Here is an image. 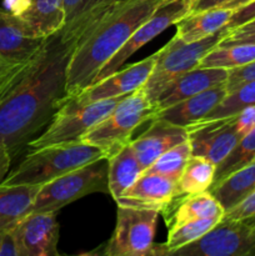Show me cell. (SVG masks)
<instances>
[{"label": "cell", "mask_w": 255, "mask_h": 256, "mask_svg": "<svg viewBox=\"0 0 255 256\" xmlns=\"http://www.w3.org/2000/svg\"><path fill=\"white\" fill-rule=\"evenodd\" d=\"M82 35L62 32L48 36L39 54L0 102V145L14 154L46 128L66 94V69Z\"/></svg>", "instance_id": "obj_1"}, {"label": "cell", "mask_w": 255, "mask_h": 256, "mask_svg": "<svg viewBox=\"0 0 255 256\" xmlns=\"http://www.w3.org/2000/svg\"><path fill=\"white\" fill-rule=\"evenodd\" d=\"M162 0H125L78 42L66 69L68 99L90 86L108 60L146 22Z\"/></svg>", "instance_id": "obj_2"}, {"label": "cell", "mask_w": 255, "mask_h": 256, "mask_svg": "<svg viewBox=\"0 0 255 256\" xmlns=\"http://www.w3.org/2000/svg\"><path fill=\"white\" fill-rule=\"evenodd\" d=\"M102 158H106V155L100 148L82 142L39 148L30 150L2 184L44 185Z\"/></svg>", "instance_id": "obj_3"}, {"label": "cell", "mask_w": 255, "mask_h": 256, "mask_svg": "<svg viewBox=\"0 0 255 256\" xmlns=\"http://www.w3.org/2000/svg\"><path fill=\"white\" fill-rule=\"evenodd\" d=\"M154 115V105L142 86L122 98L106 118L82 138V142L100 148L109 158L129 144L134 130Z\"/></svg>", "instance_id": "obj_4"}, {"label": "cell", "mask_w": 255, "mask_h": 256, "mask_svg": "<svg viewBox=\"0 0 255 256\" xmlns=\"http://www.w3.org/2000/svg\"><path fill=\"white\" fill-rule=\"evenodd\" d=\"M229 32L228 28L224 26L215 34L194 42H185L174 35V38L158 52L154 69L142 86L154 108L162 92L178 78L198 68L200 60L212 48L220 44Z\"/></svg>", "instance_id": "obj_5"}, {"label": "cell", "mask_w": 255, "mask_h": 256, "mask_svg": "<svg viewBox=\"0 0 255 256\" xmlns=\"http://www.w3.org/2000/svg\"><path fill=\"white\" fill-rule=\"evenodd\" d=\"M94 192H109L108 158L95 160L42 185L32 212H58L68 204Z\"/></svg>", "instance_id": "obj_6"}, {"label": "cell", "mask_w": 255, "mask_h": 256, "mask_svg": "<svg viewBox=\"0 0 255 256\" xmlns=\"http://www.w3.org/2000/svg\"><path fill=\"white\" fill-rule=\"evenodd\" d=\"M159 212L118 206L116 224L104 254L108 256L166 255L164 244H155Z\"/></svg>", "instance_id": "obj_7"}, {"label": "cell", "mask_w": 255, "mask_h": 256, "mask_svg": "<svg viewBox=\"0 0 255 256\" xmlns=\"http://www.w3.org/2000/svg\"><path fill=\"white\" fill-rule=\"evenodd\" d=\"M125 96L126 95L99 100L86 105H74L65 100L44 132L30 140L26 146L29 150H34L49 145L82 142V138L94 125L106 118L115 105Z\"/></svg>", "instance_id": "obj_8"}, {"label": "cell", "mask_w": 255, "mask_h": 256, "mask_svg": "<svg viewBox=\"0 0 255 256\" xmlns=\"http://www.w3.org/2000/svg\"><path fill=\"white\" fill-rule=\"evenodd\" d=\"M174 256H255V222L222 218L202 238L175 250Z\"/></svg>", "instance_id": "obj_9"}, {"label": "cell", "mask_w": 255, "mask_h": 256, "mask_svg": "<svg viewBox=\"0 0 255 256\" xmlns=\"http://www.w3.org/2000/svg\"><path fill=\"white\" fill-rule=\"evenodd\" d=\"M190 9H192L190 5L182 4V2H172V4L160 5V6L155 10L154 14H152L146 22H142V24L132 32V36L128 39V42H125V44L122 45V46L120 48L109 60H108L106 64H105L104 66L102 68V70L96 74L92 84L105 79V78H108L109 75L114 74L115 72L120 70L122 64H124L135 52H138V50L142 46H144L146 42H149L150 40H152L155 36H158L160 32H162L165 29H168L170 25H174L175 22H179L180 19H182L185 15L189 14Z\"/></svg>", "instance_id": "obj_10"}, {"label": "cell", "mask_w": 255, "mask_h": 256, "mask_svg": "<svg viewBox=\"0 0 255 256\" xmlns=\"http://www.w3.org/2000/svg\"><path fill=\"white\" fill-rule=\"evenodd\" d=\"M192 155H198L219 165L229 156L242 139L235 116L199 122L186 126Z\"/></svg>", "instance_id": "obj_11"}, {"label": "cell", "mask_w": 255, "mask_h": 256, "mask_svg": "<svg viewBox=\"0 0 255 256\" xmlns=\"http://www.w3.org/2000/svg\"><path fill=\"white\" fill-rule=\"evenodd\" d=\"M158 52L145 58L142 62L132 64L122 70H118L105 79L90 85L76 96L66 99L74 105H86L99 100L124 96L144 86L156 62Z\"/></svg>", "instance_id": "obj_12"}, {"label": "cell", "mask_w": 255, "mask_h": 256, "mask_svg": "<svg viewBox=\"0 0 255 256\" xmlns=\"http://www.w3.org/2000/svg\"><path fill=\"white\" fill-rule=\"evenodd\" d=\"M19 256H56L59 224L56 212H30L12 226Z\"/></svg>", "instance_id": "obj_13"}, {"label": "cell", "mask_w": 255, "mask_h": 256, "mask_svg": "<svg viewBox=\"0 0 255 256\" xmlns=\"http://www.w3.org/2000/svg\"><path fill=\"white\" fill-rule=\"evenodd\" d=\"M46 39L20 15L0 8V56L16 64L29 62L39 54Z\"/></svg>", "instance_id": "obj_14"}, {"label": "cell", "mask_w": 255, "mask_h": 256, "mask_svg": "<svg viewBox=\"0 0 255 256\" xmlns=\"http://www.w3.org/2000/svg\"><path fill=\"white\" fill-rule=\"evenodd\" d=\"M176 196L178 182L159 174L142 172L139 179L118 198V206L152 209L164 212L165 208Z\"/></svg>", "instance_id": "obj_15"}, {"label": "cell", "mask_w": 255, "mask_h": 256, "mask_svg": "<svg viewBox=\"0 0 255 256\" xmlns=\"http://www.w3.org/2000/svg\"><path fill=\"white\" fill-rule=\"evenodd\" d=\"M152 125L138 139L132 140V150L142 169H148L164 152L189 138L188 129L162 119H152Z\"/></svg>", "instance_id": "obj_16"}, {"label": "cell", "mask_w": 255, "mask_h": 256, "mask_svg": "<svg viewBox=\"0 0 255 256\" xmlns=\"http://www.w3.org/2000/svg\"><path fill=\"white\" fill-rule=\"evenodd\" d=\"M228 70L218 68H195L172 82L158 99L155 112L182 102L190 96L226 82Z\"/></svg>", "instance_id": "obj_17"}, {"label": "cell", "mask_w": 255, "mask_h": 256, "mask_svg": "<svg viewBox=\"0 0 255 256\" xmlns=\"http://www.w3.org/2000/svg\"><path fill=\"white\" fill-rule=\"evenodd\" d=\"M228 95L226 84L215 85L199 94L155 112L152 119H162L179 126H189L204 119Z\"/></svg>", "instance_id": "obj_18"}, {"label": "cell", "mask_w": 255, "mask_h": 256, "mask_svg": "<svg viewBox=\"0 0 255 256\" xmlns=\"http://www.w3.org/2000/svg\"><path fill=\"white\" fill-rule=\"evenodd\" d=\"M165 222L168 228L176 226L182 222L208 218H220L225 214L224 208L214 198V195L206 192L192 195H179L175 198L164 212Z\"/></svg>", "instance_id": "obj_19"}, {"label": "cell", "mask_w": 255, "mask_h": 256, "mask_svg": "<svg viewBox=\"0 0 255 256\" xmlns=\"http://www.w3.org/2000/svg\"><path fill=\"white\" fill-rule=\"evenodd\" d=\"M232 14V9L212 8L199 12H189L175 22L176 36L185 42H194L215 34L228 24Z\"/></svg>", "instance_id": "obj_20"}, {"label": "cell", "mask_w": 255, "mask_h": 256, "mask_svg": "<svg viewBox=\"0 0 255 256\" xmlns=\"http://www.w3.org/2000/svg\"><path fill=\"white\" fill-rule=\"evenodd\" d=\"M42 185L0 184V230L9 229L32 212Z\"/></svg>", "instance_id": "obj_21"}, {"label": "cell", "mask_w": 255, "mask_h": 256, "mask_svg": "<svg viewBox=\"0 0 255 256\" xmlns=\"http://www.w3.org/2000/svg\"><path fill=\"white\" fill-rule=\"evenodd\" d=\"M144 172L132 144H126L114 155L108 158V184L109 194L116 200L122 196Z\"/></svg>", "instance_id": "obj_22"}, {"label": "cell", "mask_w": 255, "mask_h": 256, "mask_svg": "<svg viewBox=\"0 0 255 256\" xmlns=\"http://www.w3.org/2000/svg\"><path fill=\"white\" fill-rule=\"evenodd\" d=\"M254 190L255 159L209 188V192L222 204L225 212L240 204Z\"/></svg>", "instance_id": "obj_23"}, {"label": "cell", "mask_w": 255, "mask_h": 256, "mask_svg": "<svg viewBox=\"0 0 255 256\" xmlns=\"http://www.w3.org/2000/svg\"><path fill=\"white\" fill-rule=\"evenodd\" d=\"M20 16L38 34L48 38L64 26V0H32Z\"/></svg>", "instance_id": "obj_24"}, {"label": "cell", "mask_w": 255, "mask_h": 256, "mask_svg": "<svg viewBox=\"0 0 255 256\" xmlns=\"http://www.w3.org/2000/svg\"><path fill=\"white\" fill-rule=\"evenodd\" d=\"M216 165L198 155H192L178 180L179 195L198 194L209 190L214 182Z\"/></svg>", "instance_id": "obj_25"}, {"label": "cell", "mask_w": 255, "mask_h": 256, "mask_svg": "<svg viewBox=\"0 0 255 256\" xmlns=\"http://www.w3.org/2000/svg\"><path fill=\"white\" fill-rule=\"evenodd\" d=\"M255 60V44H218L202 60L199 68L234 69Z\"/></svg>", "instance_id": "obj_26"}, {"label": "cell", "mask_w": 255, "mask_h": 256, "mask_svg": "<svg viewBox=\"0 0 255 256\" xmlns=\"http://www.w3.org/2000/svg\"><path fill=\"white\" fill-rule=\"evenodd\" d=\"M220 220H222L220 218L196 219L170 228L169 232H168V239L164 242L166 255H172L175 250L202 238L205 232L214 228Z\"/></svg>", "instance_id": "obj_27"}, {"label": "cell", "mask_w": 255, "mask_h": 256, "mask_svg": "<svg viewBox=\"0 0 255 256\" xmlns=\"http://www.w3.org/2000/svg\"><path fill=\"white\" fill-rule=\"evenodd\" d=\"M190 156H192V146H190V142L188 139L158 158L148 169L144 170V172L162 175V176L178 182L182 169Z\"/></svg>", "instance_id": "obj_28"}, {"label": "cell", "mask_w": 255, "mask_h": 256, "mask_svg": "<svg viewBox=\"0 0 255 256\" xmlns=\"http://www.w3.org/2000/svg\"><path fill=\"white\" fill-rule=\"evenodd\" d=\"M249 106H255V80L245 82L232 92H228L224 100L200 122L232 116Z\"/></svg>", "instance_id": "obj_29"}, {"label": "cell", "mask_w": 255, "mask_h": 256, "mask_svg": "<svg viewBox=\"0 0 255 256\" xmlns=\"http://www.w3.org/2000/svg\"><path fill=\"white\" fill-rule=\"evenodd\" d=\"M255 159V126L242 138L229 156L219 164L215 170V178L212 185L219 182L235 170L249 164Z\"/></svg>", "instance_id": "obj_30"}, {"label": "cell", "mask_w": 255, "mask_h": 256, "mask_svg": "<svg viewBox=\"0 0 255 256\" xmlns=\"http://www.w3.org/2000/svg\"><path fill=\"white\" fill-rule=\"evenodd\" d=\"M32 62L16 64V62H8L6 59L0 56V102L22 79Z\"/></svg>", "instance_id": "obj_31"}, {"label": "cell", "mask_w": 255, "mask_h": 256, "mask_svg": "<svg viewBox=\"0 0 255 256\" xmlns=\"http://www.w3.org/2000/svg\"><path fill=\"white\" fill-rule=\"evenodd\" d=\"M252 80H255V60L242 66L228 70V78L225 82L228 92H232L240 85L252 82Z\"/></svg>", "instance_id": "obj_32"}, {"label": "cell", "mask_w": 255, "mask_h": 256, "mask_svg": "<svg viewBox=\"0 0 255 256\" xmlns=\"http://www.w3.org/2000/svg\"><path fill=\"white\" fill-rule=\"evenodd\" d=\"M228 219H248L250 222H255V190L245 198L240 204L234 206L232 209L225 212L224 216Z\"/></svg>", "instance_id": "obj_33"}, {"label": "cell", "mask_w": 255, "mask_h": 256, "mask_svg": "<svg viewBox=\"0 0 255 256\" xmlns=\"http://www.w3.org/2000/svg\"><path fill=\"white\" fill-rule=\"evenodd\" d=\"M255 19V0L248 2V4L242 5V6L238 8V9L232 10V14L230 16V20L225 26L228 28L229 32H232L236 28L242 26V25L248 24V22H252Z\"/></svg>", "instance_id": "obj_34"}, {"label": "cell", "mask_w": 255, "mask_h": 256, "mask_svg": "<svg viewBox=\"0 0 255 256\" xmlns=\"http://www.w3.org/2000/svg\"><path fill=\"white\" fill-rule=\"evenodd\" d=\"M0 256H19L16 240H15L14 232H12V228H9V229L5 230L2 246H0Z\"/></svg>", "instance_id": "obj_35"}, {"label": "cell", "mask_w": 255, "mask_h": 256, "mask_svg": "<svg viewBox=\"0 0 255 256\" xmlns=\"http://www.w3.org/2000/svg\"><path fill=\"white\" fill-rule=\"evenodd\" d=\"M220 44H255V32H244V34H232V32H230L222 39Z\"/></svg>", "instance_id": "obj_36"}, {"label": "cell", "mask_w": 255, "mask_h": 256, "mask_svg": "<svg viewBox=\"0 0 255 256\" xmlns=\"http://www.w3.org/2000/svg\"><path fill=\"white\" fill-rule=\"evenodd\" d=\"M10 162H12V154H10L9 149L0 145V184L9 174Z\"/></svg>", "instance_id": "obj_37"}, {"label": "cell", "mask_w": 255, "mask_h": 256, "mask_svg": "<svg viewBox=\"0 0 255 256\" xmlns=\"http://www.w3.org/2000/svg\"><path fill=\"white\" fill-rule=\"evenodd\" d=\"M228 2H230V0H195L192 9H190V12H199L208 9H212V8H220Z\"/></svg>", "instance_id": "obj_38"}, {"label": "cell", "mask_w": 255, "mask_h": 256, "mask_svg": "<svg viewBox=\"0 0 255 256\" xmlns=\"http://www.w3.org/2000/svg\"><path fill=\"white\" fill-rule=\"evenodd\" d=\"M32 0H2L5 10L15 15H20L30 5Z\"/></svg>", "instance_id": "obj_39"}, {"label": "cell", "mask_w": 255, "mask_h": 256, "mask_svg": "<svg viewBox=\"0 0 255 256\" xmlns=\"http://www.w3.org/2000/svg\"><path fill=\"white\" fill-rule=\"evenodd\" d=\"M255 32V19L252 20V22H248V24L236 28V29H234L230 32H232V34H244V32Z\"/></svg>", "instance_id": "obj_40"}, {"label": "cell", "mask_w": 255, "mask_h": 256, "mask_svg": "<svg viewBox=\"0 0 255 256\" xmlns=\"http://www.w3.org/2000/svg\"><path fill=\"white\" fill-rule=\"evenodd\" d=\"M252 2V0H230V2H225V4L220 8H226V9L235 10V9H238V8L242 6V5L248 4V2Z\"/></svg>", "instance_id": "obj_41"}, {"label": "cell", "mask_w": 255, "mask_h": 256, "mask_svg": "<svg viewBox=\"0 0 255 256\" xmlns=\"http://www.w3.org/2000/svg\"><path fill=\"white\" fill-rule=\"evenodd\" d=\"M172 2H182V4H188L190 6H192V4L195 2V0H162L160 5H166V4H172Z\"/></svg>", "instance_id": "obj_42"}, {"label": "cell", "mask_w": 255, "mask_h": 256, "mask_svg": "<svg viewBox=\"0 0 255 256\" xmlns=\"http://www.w3.org/2000/svg\"><path fill=\"white\" fill-rule=\"evenodd\" d=\"M5 230H0V246H2V238H4V234H5Z\"/></svg>", "instance_id": "obj_43"}]
</instances>
